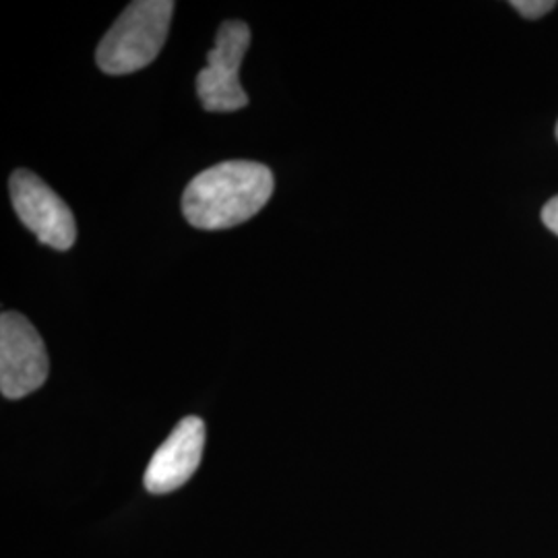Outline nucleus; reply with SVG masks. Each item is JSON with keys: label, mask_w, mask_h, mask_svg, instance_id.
<instances>
[{"label": "nucleus", "mask_w": 558, "mask_h": 558, "mask_svg": "<svg viewBox=\"0 0 558 558\" xmlns=\"http://www.w3.org/2000/svg\"><path fill=\"white\" fill-rule=\"evenodd\" d=\"M274 172L257 161L232 160L189 182L182 211L199 230H226L255 218L274 195Z\"/></svg>", "instance_id": "obj_1"}, {"label": "nucleus", "mask_w": 558, "mask_h": 558, "mask_svg": "<svg viewBox=\"0 0 558 558\" xmlns=\"http://www.w3.org/2000/svg\"><path fill=\"white\" fill-rule=\"evenodd\" d=\"M174 2L137 0L131 2L96 50V62L106 75H129L147 66L166 44Z\"/></svg>", "instance_id": "obj_2"}, {"label": "nucleus", "mask_w": 558, "mask_h": 558, "mask_svg": "<svg viewBox=\"0 0 558 558\" xmlns=\"http://www.w3.org/2000/svg\"><path fill=\"white\" fill-rule=\"evenodd\" d=\"M251 46V29L242 21H226L216 46L207 54V66L197 75V94L209 112H236L248 104L240 85V66Z\"/></svg>", "instance_id": "obj_3"}, {"label": "nucleus", "mask_w": 558, "mask_h": 558, "mask_svg": "<svg viewBox=\"0 0 558 558\" xmlns=\"http://www.w3.org/2000/svg\"><path fill=\"white\" fill-rule=\"evenodd\" d=\"M48 379V354L36 327L20 313L0 317V391L21 399Z\"/></svg>", "instance_id": "obj_4"}, {"label": "nucleus", "mask_w": 558, "mask_h": 558, "mask_svg": "<svg viewBox=\"0 0 558 558\" xmlns=\"http://www.w3.org/2000/svg\"><path fill=\"white\" fill-rule=\"evenodd\" d=\"M11 199L20 220L38 236L41 244L69 251L77 240V223L71 207L60 199L40 177L17 170L11 177Z\"/></svg>", "instance_id": "obj_5"}, {"label": "nucleus", "mask_w": 558, "mask_h": 558, "mask_svg": "<svg viewBox=\"0 0 558 558\" xmlns=\"http://www.w3.org/2000/svg\"><path fill=\"white\" fill-rule=\"evenodd\" d=\"M205 449V424L197 416L180 420L170 437L161 442L145 470V488L151 495L179 490L199 468Z\"/></svg>", "instance_id": "obj_6"}, {"label": "nucleus", "mask_w": 558, "mask_h": 558, "mask_svg": "<svg viewBox=\"0 0 558 558\" xmlns=\"http://www.w3.org/2000/svg\"><path fill=\"white\" fill-rule=\"evenodd\" d=\"M511 7L518 9L519 15H523L525 20H539L546 13H550L557 7V2L555 0H513Z\"/></svg>", "instance_id": "obj_7"}, {"label": "nucleus", "mask_w": 558, "mask_h": 558, "mask_svg": "<svg viewBox=\"0 0 558 558\" xmlns=\"http://www.w3.org/2000/svg\"><path fill=\"white\" fill-rule=\"evenodd\" d=\"M542 221H544V226H546L550 232H555L558 236V195L555 199H550L544 205V209H542Z\"/></svg>", "instance_id": "obj_8"}, {"label": "nucleus", "mask_w": 558, "mask_h": 558, "mask_svg": "<svg viewBox=\"0 0 558 558\" xmlns=\"http://www.w3.org/2000/svg\"><path fill=\"white\" fill-rule=\"evenodd\" d=\"M557 140H558V122H557Z\"/></svg>", "instance_id": "obj_9"}]
</instances>
